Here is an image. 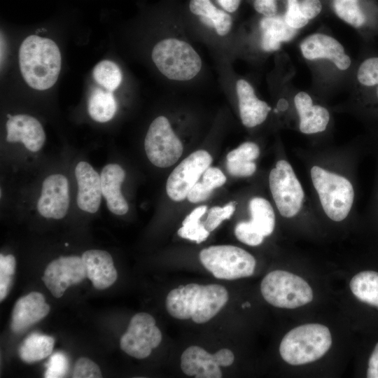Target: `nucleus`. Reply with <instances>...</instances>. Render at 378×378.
<instances>
[{
	"label": "nucleus",
	"instance_id": "1",
	"mask_svg": "<svg viewBox=\"0 0 378 378\" xmlns=\"http://www.w3.org/2000/svg\"><path fill=\"white\" fill-rule=\"evenodd\" d=\"M227 289L219 284H189L172 290L166 298L168 313L177 319L206 323L227 302Z\"/></svg>",
	"mask_w": 378,
	"mask_h": 378
},
{
	"label": "nucleus",
	"instance_id": "2",
	"mask_svg": "<svg viewBox=\"0 0 378 378\" xmlns=\"http://www.w3.org/2000/svg\"><path fill=\"white\" fill-rule=\"evenodd\" d=\"M19 66L27 84L37 90H46L56 83L62 58L57 44L37 35L27 36L19 49Z\"/></svg>",
	"mask_w": 378,
	"mask_h": 378
},
{
	"label": "nucleus",
	"instance_id": "3",
	"mask_svg": "<svg viewBox=\"0 0 378 378\" xmlns=\"http://www.w3.org/2000/svg\"><path fill=\"white\" fill-rule=\"evenodd\" d=\"M331 344V334L326 326L308 323L287 332L281 342L279 352L286 363L299 365L319 359Z\"/></svg>",
	"mask_w": 378,
	"mask_h": 378
},
{
	"label": "nucleus",
	"instance_id": "4",
	"mask_svg": "<svg viewBox=\"0 0 378 378\" xmlns=\"http://www.w3.org/2000/svg\"><path fill=\"white\" fill-rule=\"evenodd\" d=\"M310 175L326 216L336 222L344 220L354 200L351 183L346 177L318 166L312 167Z\"/></svg>",
	"mask_w": 378,
	"mask_h": 378
},
{
	"label": "nucleus",
	"instance_id": "5",
	"mask_svg": "<svg viewBox=\"0 0 378 378\" xmlns=\"http://www.w3.org/2000/svg\"><path fill=\"white\" fill-rule=\"evenodd\" d=\"M152 59L167 78L185 81L193 78L202 68V60L188 43L174 38L159 41L152 50Z\"/></svg>",
	"mask_w": 378,
	"mask_h": 378
},
{
	"label": "nucleus",
	"instance_id": "6",
	"mask_svg": "<svg viewBox=\"0 0 378 378\" xmlns=\"http://www.w3.org/2000/svg\"><path fill=\"white\" fill-rule=\"evenodd\" d=\"M260 290L264 299L280 308L294 309L310 302L313 292L300 276L284 270H274L262 280Z\"/></svg>",
	"mask_w": 378,
	"mask_h": 378
},
{
	"label": "nucleus",
	"instance_id": "7",
	"mask_svg": "<svg viewBox=\"0 0 378 378\" xmlns=\"http://www.w3.org/2000/svg\"><path fill=\"white\" fill-rule=\"evenodd\" d=\"M200 260L216 278L233 280L253 274L256 261L241 248L232 245L211 246L202 249Z\"/></svg>",
	"mask_w": 378,
	"mask_h": 378
},
{
	"label": "nucleus",
	"instance_id": "8",
	"mask_svg": "<svg viewBox=\"0 0 378 378\" xmlns=\"http://www.w3.org/2000/svg\"><path fill=\"white\" fill-rule=\"evenodd\" d=\"M272 196L280 214L293 218L300 211L304 193L291 164L285 160L276 163L269 175Z\"/></svg>",
	"mask_w": 378,
	"mask_h": 378
},
{
	"label": "nucleus",
	"instance_id": "9",
	"mask_svg": "<svg viewBox=\"0 0 378 378\" xmlns=\"http://www.w3.org/2000/svg\"><path fill=\"white\" fill-rule=\"evenodd\" d=\"M146 155L158 167L174 164L183 153V144L173 131L168 119L157 117L150 124L144 140Z\"/></svg>",
	"mask_w": 378,
	"mask_h": 378
},
{
	"label": "nucleus",
	"instance_id": "10",
	"mask_svg": "<svg viewBox=\"0 0 378 378\" xmlns=\"http://www.w3.org/2000/svg\"><path fill=\"white\" fill-rule=\"evenodd\" d=\"M162 341L160 330L149 314H136L130 320L127 331L120 340V349L138 359L148 357Z\"/></svg>",
	"mask_w": 378,
	"mask_h": 378
},
{
	"label": "nucleus",
	"instance_id": "11",
	"mask_svg": "<svg viewBox=\"0 0 378 378\" xmlns=\"http://www.w3.org/2000/svg\"><path fill=\"white\" fill-rule=\"evenodd\" d=\"M211 162V155L204 150H198L186 157L167 178L166 190L168 196L175 202L185 200Z\"/></svg>",
	"mask_w": 378,
	"mask_h": 378
},
{
	"label": "nucleus",
	"instance_id": "12",
	"mask_svg": "<svg viewBox=\"0 0 378 378\" xmlns=\"http://www.w3.org/2000/svg\"><path fill=\"white\" fill-rule=\"evenodd\" d=\"M88 277L82 258L76 255L62 256L46 267L42 280L52 295L61 298L68 287L83 281Z\"/></svg>",
	"mask_w": 378,
	"mask_h": 378
},
{
	"label": "nucleus",
	"instance_id": "13",
	"mask_svg": "<svg viewBox=\"0 0 378 378\" xmlns=\"http://www.w3.org/2000/svg\"><path fill=\"white\" fill-rule=\"evenodd\" d=\"M69 200V182L66 176L52 174L43 182L37 209L45 218L61 219L68 211Z\"/></svg>",
	"mask_w": 378,
	"mask_h": 378
},
{
	"label": "nucleus",
	"instance_id": "14",
	"mask_svg": "<svg viewBox=\"0 0 378 378\" xmlns=\"http://www.w3.org/2000/svg\"><path fill=\"white\" fill-rule=\"evenodd\" d=\"M300 48L308 60L327 59L340 70H346L351 66V58L342 45L330 36L320 33L309 35L300 43Z\"/></svg>",
	"mask_w": 378,
	"mask_h": 378
},
{
	"label": "nucleus",
	"instance_id": "15",
	"mask_svg": "<svg viewBox=\"0 0 378 378\" xmlns=\"http://www.w3.org/2000/svg\"><path fill=\"white\" fill-rule=\"evenodd\" d=\"M6 122L8 142H22L31 152H37L43 147L46 134L40 122L27 114L8 115Z\"/></svg>",
	"mask_w": 378,
	"mask_h": 378
},
{
	"label": "nucleus",
	"instance_id": "16",
	"mask_svg": "<svg viewBox=\"0 0 378 378\" xmlns=\"http://www.w3.org/2000/svg\"><path fill=\"white\" fill-rule=\"evenodd\" d=\"M75 175L78 183V207L88 213H95L99 208L102 195L100 176L84 161L77 164Z\"/></svg>",
	"mask_w": 378,
	"mask_h": 378
},
{
	"label": "nucleus",
	"instance_id": "17",
	"mask_svg": "<svg viewBox=\"0 0 378 378\" xmlns=\"http://www.w3.org/2000/svg\"><path fill=\"white\" fill-rule=\"evenodd\" d=\"M50 312L43 295L31 292L20 298L14 305L10 327L14 332L20 333L38 322Z\"/></svg>",
	"mask_w": 378,
	"mask_h": 378
},
{
	"label": "nucleus",
	"instance_id": "18",
	"mask_svg": "<svg viewBox=\"0 0 378 378\" xmlns=\"http://www.w3.org/2000/svg\"><path fill=\"white\" fill-rule=\"evenodd\" d=\"M81 258L88 278L95 288L104 290L115 283L118 273L109 253L103 250H88L83 253Z\"/></svg>",
	"mask_w": 378,
	"mask_h": 378
},
{
	"label": "nucleus",
	"instance_id": "19",
	"mask_svg": "<svg viewBox=\"0 0 378 378\" xmlns=\"http://www.w3.org/2000/svg\"><path fill=\"white\" fill-rule=\"evenodd\" d=\"M236 90L243 125L253 127L262 124L271 111L270 106L256 97L253 87L244 79L237 82Z\"/></svg>",
	"mask_w": 378,
	"mask_h": 378
},
{
	"label": "nucleus",
	"instance_id": "20",
	"mask_svg": "<svg viewBox=\"0 0 378 378\" xmlns=\"http://www.w3.org/2000/svg\"><path fill=\"white\" fill-rule=\"evenodd\" d=\"M184 374L196 378H220L222 372L215 354H211L198 346L188 347L181 356Z\"/></svg>",
	"mask_w": 378,
	"mask_h": 378
},
{
	"label": "nucleus",
	"instance_id": "21",
	"mask_svg": "<svg viewBox=\"0 0 378 378\" xmlns=\"http://www.w3.org/2000/svg\"><path fill=\"white\" fill-rule=\"evenodd\" d=\"M294 104L299 115V128L302 133L312 134L326 130L330 121L327 108L314 104L312 97L304 92L296 94Z\"/></svg>",
	"mask_w": 378,
	"mask_h": 378
},
{
	"label": "nucleus",
	"instance_id": "22",
	"mask_svg": "<svg viewBox=\"0 0 378 378\" xmlns=\"http://www.w3.org/2000/svg\"><path fill=\"white\" fill-rule=\"evenodd\" d=\"M125 177V171L117 164H106L100 175L102 195L109 211L116 215H124L129 209L120 191Z\"/></svg>",
	"mask_w": 378,
	"mask_h": 378
},
{
	"label": "nucleus",
	"instance_id": "23",
	"mask_svg": "<svg viewBox=\"0 0 378 378\" xmlns=\"http://www.w3.org/2000/svg\"><path fill=\"white\" fill-rule=\"evenodd\" d=\"M261 46L265 51L280 48L282 42L290 41L297 29L290 27L281 16L265 17L260 22Z\"/></svg>",
	"mask_w": 378,
	"mask_h": 378
},
{
	"label": "nucleus",
	"instance_id": "24",
	"mask_svg": "<svg viewBox=\"0 0 378 378\" xmlns=\"http://www.w3.org/2000/svg\"><path fill=\"white\" fill-rule=\"evenodd\" d=\"M189 8L193 14L200 16L204 24L214 28L218 35L225 36L230 31L232 17L216 8L210 0H190Z\"/></svg>",
	"mask_w": 378,
	"mask_h": 378
},
{
	"label": "nucleus",
	"instance_id": "25",
	"mask_svg": "<svg viewBox=\"0 0 378 378\" xmlns=\"http://www.w3.org/2000/svg\"><path fill=\"white\" fill-rule=\"evenodd\" d=\"M55 340L53 337L34 332L29 335L19 349L20 358L28 363L46 358L51 354Z\"/></svg>",
	"mask_w": 378,
	"mask_h": 378
},
{
	"label": "nucleus",
	"instance_id": "26",
	"mask_svg": "<svg viewBox=\"0 0 378 378\" xmlns=\"http://www.w3.org/2000/svg\"><path fill=\"white\" fill-rule=\"evenodd\" d=\"M117 108L115 99L112 92L96 88L92 92L88 104V111L95 121L106 122L115 115Z\"/></svg>",
	"mask_w": 378,
	"mask_h": 378
},
{
	"label": "nucleus",
	"instance_id": "27",
	"mask_svg": "<svg viewBox=\"0 0 378 378\" xmlns=\"http://www.w3.org/2000/svg\"><path fill=\"white\" fill-rule=\"evenodd\" d=\"M353 294L361 302L378 307V272L363 271L350 281Z\"/></svg>",
	"mask_w": 378,
	"mask_h": 378
},
{
	"label": "nucleus",
	"instance_id": "28",
	"mask_svg": "<svg viewBox=\"0 0 378 378\" xmlns=\"http://www.w3.org/2000/svg\"><path fill=\"white\" fill-rule=\"evenodd\" d=\"M248 208L251 224L264 237L270 235L275 227V214L270 202L255 197L250 200Z\"/></svg>",
	"mask_w": 378,
	"mask_h": 378
},
{
	"label": "nucleus",
	"instance_id": "29",
	"mask_svg": "<svg viewBox=\"0 0 378 378\" xmlns=\"http://www.w3.org/2000/svg\"><path fill=\"white\" fill-rule=\"evenodd\" d=\"M207 206L202 205L195 208L182 222V227L178 230V235L197 244L202 243L209 235V232L200 222V218L206 213Z\"/></svg>",
	"mask_w": 378,
	"mask_h": 378
},
{
	"label": "nucleus",
	"instance_id": "30",
	"mask_svg": "<svg viewBox=\"0 0 378 378\" xmlns=\"http://www.w3.org/2000/svg\"><path fill=\"white\" fill-rule=\"evenodd\" d=\"M94 80L105 90L113 92L121 83L122 73L118 66L112 61L102 60L93 69Z\"/></svg>",
	"mask_w": 378,
	"mask_h": 378
},
{
	"label": "nucleus",
	"instance_id": "31",
	"mask_svg": "<svg viewBox=\"0 0 378 378\" xmlns=\"http://www.w3.org/2000/svg\"><path fill=\"white\" fill-rule=\"evenodd\" d=\"M336 15L355 28L363 27L367 17L360 5V0H333Z\"/></svg>",
	"mask_w": 378,
	"mask_h": 378
},
{
	"label": "nucleus",
	"instance_id": "32",
	"mask_svg": "<svg viewBox=\"0 0 378 378\" xmlns=\"http://www.w3.org/2000/svg\"><path fill=\"white\" fill-rule=\"evenodd\" d=\"M15 259L11 255H0V300H4L9 293L15 274Z\"/></svg>",
	"mask_w": 378,
	"mask_h": 378
},
{
	"label": "nucleus",
	"instance_id": "33",
	"mask_svg": "<svg viewBox=\"0 0 378 378\" xmlns=\"http://www.w3.org/2000/svg\"><path fill=\"white\" fill-rule=\"evenodd\" d=\"M357 78L364 86L378 85V57H370L363 61L358 69ZM377 92L378 97V88Z\"/></svg>",
	"mask_w": 378,
	"mask_h": 378
},
{
	"label": "nucleus",
	"instance_id": "34",
	"mask_svg": "<svg viewBox=\"0 0 378 378\" xmlns=\"http://www.w3.org/2000/svg\"><path fill=\"white\" fill-rule=\"evenodd\" d=\"M234 234L238 240L251 246L261 244L264 236L261 234L249 221H241L234 228Z\"/></svg>",
	"mask_w": 378,
	"mask_h": 378
},
{
	"label": "nucleus",
	"instance_id": "35",
	"mask_svg": "<svg viewBox=\"0 0 378 378\" xmlns=\"http://www.w3.org/2000/svg\"><path fill=\"white\" fill-rule=\"evenodd\" d=\"M260 155L258 146L248 141L241 144L237 148L231 150L227 155L228 161H253Z\"/></svg>",
	"mask_w": 378,
	"mask_h": 378
},
{
	"label": "nucleus",
	"instance_id": "36",
	"mask_svg": "<svg viewBox=\"0 0 378 378\" xmlns=\"http://www.w3.org/2000/svg\"><path fill=\"white\" fill-rule=\"evenodd\" d=\"M72 377L74 378H101L99 367L88 358H80L76 363Z\"/></svg>",
	"mask_w": 378,
	"mask_h": 378
},
{
	"label": "nucleus",
	"instance_id": "37",
	"mask_svg": "<svg viewBox=\"0 0 378 378\" xmlns=\"http://www.w3.org/2000/svg\"><path fill=\"white\" fill-rule=\"evenodd\" d=\"M284 20L290 27L295 29L304 27L309 22L302 14L298 0H288Z\"/></svg>",
	"mask_w": 378,
	"mask_h": 378
},
{
	"label": "nucleus",
	"instance_id": "38",
	"mask_svg": "<svg viewBox=\"0 0 378 378\" xmlns=\"http://www.w3.org/2000/svg\"><path fill=\"white\" fill-rule=\"evenodd\" d=\"M45 377H62L67 370V360L65 356L60 353L54 354L47 366Z\"/></svg>",
	"mask_w": 378,
	"mask_h": 378
},
{
	"label": "nucleus",
	"instance_id": "39",
	"mask_svg": "<svg viewBox=\"0 0 378 378\" xmlns=\"http://www.w3.org/2000/svg\"><path fill=\"white\" fill-rule=\"evenodd\" d=\"M226 166L230 174L239 177L250 176L256 170V164L253 161L227 160Z\"/></svg>",
	"mask_w": 378,
	"mask_h": 378
},
{
	"label": "nucleus",
	"instance_id": "40",
	"mask_svg": "<svg viewBox=\"0 0 378 378\" xmlns=\"http://www.w3.org/2000/svg\"><path fill=\"white\" fill-rule=\"evenodd\" d=\"M225 181V176L216 167H209L202 175V182L211 190L222 186Z\"/></svg>",
	"mask_w": 378,
	"mask_h": 378
},
{
	"label": "nucleus",
	"instance_id": "41",
	"mask_svg": "<svg viewBox=\"0 0 378 378\" xmlns=\"http://www.w3.org/2000/svg\"><path fill=\"white\" fill-rule=\"evenodd\" d=\"M212 192L202 181H198L189 190L187 198L192 203H198L208 199Z\"/></svg>",
	"mask_w": 378,
	"mask_h": 378
},
{
	"label": "nucleus",
	"instance_id": "42",
	"mask_svg": "<svg viewBox=\"0 0 378 378\" xmlns=\"http://www.w3.org/2000/svg\"><path fill=\"white\" fill-rule=\"evenodd\" d=\"M225 220L223 207L213 206L208 211L206 220L203 223L204 227L210 232L214 230Z\"/></svg>",
	"mask_w": 378,
	"mask_h": 378
},
{
	"label": "nucleus",
	"instance_id": "43",
	"mask_svg": "<svg viewBox=\"0 0 378 378\" xmlns=\"http://www.w3.org/2000/svg\"><path fill=\"white\" fill-rule=\"evenodd\" d=\"M299 7L303 16L308 20L316 17L322 10L319 0H302L299 2Z\"/></svg>",
	"mask_w": 378,
	"mask_h": 378
},
{
	"label": "nucleus",
	"instance_id": "44",
	"mask_svg": "<svg viewBox=\"0 0 378 378\" xmlns=\"http://www.w3.org/2000/svg\"><path fill=\"white\" fill-rule=\"evenodd\" d=\"M254 8L265 17H273L277 12L276 0H255Z\"/></svg>",
	"mask_w": 378,
	"mask_h": 378
},
{
	"label": "nucleus",
	"instance_id": "45",
	"mask_svg": "<svg viewBox=\"0 0 378 378\" xmlns=\"http://www.w3.org/2000/svg\"><path fill=\"white\" fill-rule=\"evenodd\" d=\"M367 377L378 378V342L375 345L369 359Z\"/></svg>",
	"mask_w": 378,
	"mask_h": 378
},
{
	"label": "nucleus",
	"instance_id": "46",
	"mask_svg": "<svg viewBox=\"0 0 378 378\" xmlns=\"http://www.w3.org/2000/svg\"><path fill=\"white\" fill-rule=\"evenodd\" d=\"M220 366L227 367L231 365L234 360V356L228 349H221L215 353Z\"/></svg>",
	"mask_w": 378,
	"mask_h": 378
},
{
	"label": "nucleus",
	"instance_id": "47",
	"mask_svg": "<svg viewBox=\"0 0 378 378\" xmlns=\"http://www.w3.org/2000/svg\"><path fill=\"white\" fill-rule=\"evenodd\" d=\"M217 1L224 10L233 13L239 8L241 0H217Z\"/></svg>",
	"mask_w": 378,
	"mask_h": 378
},
{
	"label": "nucleus",
	"instance_id": "48",
	"mask_svg": "<svg viewBox=\"0 0 378 378\" xmlns=\"http://www.w3.org/2000/svg\"><path fill=\"white\" fill-rule=\"evenodd\" d=\"M251 306V304H249L248 302H244L243 304H242V307L243 308H245V307H249Z\"/></svg>",
	"mask_w": 378,
	"mask_h": 378
},
{
	"label": "nucleus",
	"instance_id": "49",
	"mask_svg": "<svg viewBox=\"0 0 378 378\" xmlns=\"http://www.w3.org/2000/svg\"><path fill=\"white\" fill-rule=\"evenodd\" d=\"M65 245H66V246H68V243H66Z\"/></svg>",
	"mask_w": 378,
	"mask_h": 378
}]
</instances>
